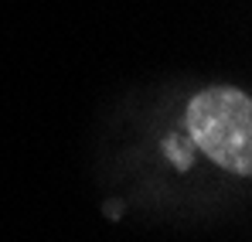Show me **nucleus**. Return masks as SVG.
<instances>
[{"label": "nucleus", "instance_id": "1", "mask_svg": "<svg viewBox=\"0 0 252 242\" xmlns=\"http://www.w3.org/2000/svg\"><path fill=\"white\" fill-rule=\"evenodd\" d=\"M191 140L232 174L252 171V103L239 89H205L188 106Z\"/></svg>", "mask_w": 252, "mask_h": 242}]
</instances>
